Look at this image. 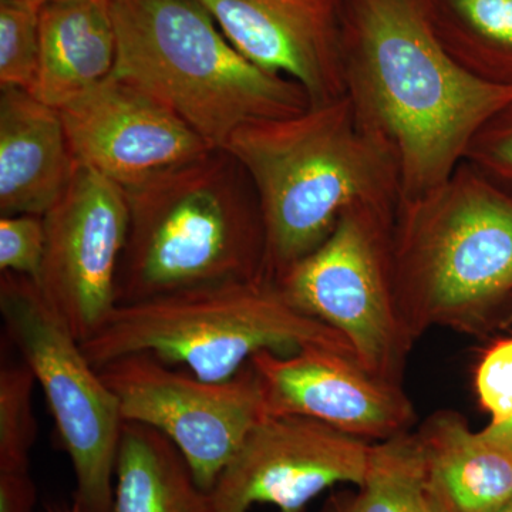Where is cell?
<instances>
[{
  "mask_svg": "<svg viewBox=\"0 0 512 512\" xmlns=\"http://www.w3.org/2000/svg\"><path fill=\"white\" fill-rule=\"evenodd\" d=\"M372 444L322 421L266 416L211 491V512H248L269 504L305 512L332 485L365 481Z\"/></svg>",
  "mask_w": 512,
  "mask_h": 512,
  "instance_id": "11",
  "label": "cell"
},
{
  "mask_svg": "<svg viewBox=\"0 0 512 512\" xmlns=\"http://www.w3.org/2000/svg\"><path fill=\"white\" fill-rule=\"evenodd\" d=\"M308 346L356 357L345 336L296 309L266 278L116 305L82 342L97 369L117 357L147 353L208 382L232 379L264 350L289 355Z\"/></svg>",
  "mask_w": 512,
  "mask_h": 512,
  "instance_id": "6",
  "label": "cell"
},
{
  "mask_svg": "<svg viewBox=\"0 0 512 512\" xmlns=\"http://www.w3.org/2000/svg\"><path fill=\"white\" fill-rule=\"evenodd\" d=\"M249 367L265 416L308 417L376 443L407 433L416 419L403 386L384 382L338 350L308 346L289 355L264 350Z\"/></svg>",
  "mask_w": 512,
  "mask_h": 512,
  "instance_id": "12",
  "label": "cell"
},
{
  "mask_svg": "<svg viewBox=\"0 0 512 512\" xmlns=\"http://www.w3.org/2000/svg\"><path fill=\"white\" fill-rule=\"evenodd\" d=\"M25 2L33 3V5L39 6L40 8V6L45 5L49 0H25Z\"/></svg>",
  "mask_w": 512,
  "mask_h": 512,
  "instance_id": "29",
  "label": "cell"
},
{
  "mask_svg": "<svg viewBox=\"0 0 512 512\" xmlns=\"http://www.w3.org/2000/svg\"><path fill=\"white\" fill-rule=\"evenodd\" d=\"M342 56L346 97L392 156L402 201L450 180L478 131L512 106V84L454 60L420 0H352Z\"/></svg>",
  "mask_w": 512,
  "mask_h": 512,
  "instance_id": "1",
  "label": "cell"
},
{
  "mask_svg": "<svg viewBox=\"0 0 512 512\" xmlns=\"http://www.w3.org/2000/svg\"><path fill=\"white\" fill-rule=\"evenodd\" d=\"M130 225L116 305L265 278V231L247 171L225 148L124 188Z\"/></svg>",
  "mask_w": 512,
  "mask_h": 512,
  "instance_id": "3",
  "label": "cell"
},
{
  "mask_svg": "<svg viewBox=\"0 0 512 512\" xmlns=\"http://www.w3.org/2000/svg\"><path fill=\"white\" fill-rule=\"evenodd\" d=\"M461 28L484 45L512 50V0H446Z\"/></svg>",
  "mask_w": 512,
  "mask_h": 512,
  "instance_id": "25",
  "label": "cell"
},
{
  "mask_svg": "<svg viewBox=\"0 0 512 512\" xmlns=\"http://www.w3.org/2000/svg\"><path fill=\"white\" fill-rule=\"evenodd\" d=\"M483 431L488 437L512 451V417L504 423L495 424V426L494 424H488Z\"/></svg>",
  "mask_w": 512,
  "mask_h": 512,
  "instance_id": "27",
  "label": "cell"
},
{
  "mask_svg": "<svg viewBox=\"0 0 512 512\" xmlns=\"http://www.w3.org/2000/svg\"><path fill=\"white\" fill-rule=\"evenodd\" d=\"M36 377L25 362L0 367V471H29L36 443Z\"/></svg>",
  "mask_w": 512,
  "mask_h": 512,
  "instance_id": "20",
  "label": "cell"
},
{
  "mask_svg": "<svg viewBox=\"0 0 512 512\" xmlns=\"http://www.w3.org/2000/svg\"><path fill=\"white\" fill-rule=\"evenodd\" d=\"M394 217L375 208L346 211L329 237L275 282L296 309L345 336L372 375L403 386L414 342L394 291Z\"/></svg>",
  "mask_w": 512,
  "mask_h": 512,
  "instance_id": "8",
  "label": "cell"
},
{
  "mask_svg": "<svg viewBox=\"0 0 512 512\" xmlns=\"http://www.w3.org/2000/svg\"><path fill=\"white\" fill-rule=\"evenodd\" d=\"M323 512H439L427 490L416 433L372 444L359 493L333 497Z\"/></svg>",
  "mask_w": 512,
  "mask_h": 512,
  "instance_id": "19",
  "label": "cell"
},
{
  "mask_svg": "<svg viewBox=\"0 0 512 512\" xmlns=\"http://www.w3.org/2000/svg\"><path fill=\"white\" fill-rule=\"evenodd\" d=\"M497 512H512V497Z\"/></svg>",
  "mask_w": 512,
  "mask_h": 512,
  "instance_id": "28",
  "label": "cell"
},
{
  "mask_svg": "<svg viewBox=\"0 0 512 512\" xmlns=\"http://www.w3.org/2000/svg\"><path fill=\"white\" fill-rule=\"evenodd\" d=\"M439 512H497L512 497V451L461 414L440 410L416 431Z\"/></svg>",
  "mask_w": 512,
  "mask_h": 512,
  "instance_id": "16",
  "label": "cell"
},
{
  "mask_svg": "<svg viewBox=\"0 0 512 512\" xmlns=\"http://www.w3.org/2000/svg\"><path fill=\"white\" fill-rule=\"evenodd\" d=\"M110 10L113 76L160 101L212 148L249 123L311 107L298 83L239 53L195 0H110Z\"/></svg>",
  "mask_w": 512,
  "mask_h": 512,
  "instance_id": "5",
  "label": "cell"
},
{
  "mask_svg": "<svg viewBox=\"0 0 512 512\" xmlns=\"http://www.w3.org/2000/svg\"><path fill=\"white\" fill-rule=\"evenodd\" d=\"M77 161L59 110L0 87V214L43 215L72 181Z\"/></svg>",
  "mask_w": 512,
  "mask_h": 512,
  "instance_id": "15",
  "label": "cell"
},
{
  "mask_svg": "<svg viewBox=\"0 0 512 512\" xmlns=\"http://www.w3.org/2000/svg\"><path fill=\"white\" fill-rule=\"evenodd\" d=\"M0 313L9 338L42 386L72 461L74 510L113 512L124 423L117 397L32 278L2 272Z\"/></svg>",
  "mask_w": 512,
  "mask_h": 512,
  "instance_id": "7",
  "label": "cell"
},
{
  "mask_svg": "<svg viewBox=\"0 0 512 512\" xmlns=\"http://www.w3.org/2000/svg\"><path fill=\"white\" fill-rule=\"evenodd\" d=\"M392 262L413 342L433 328L484 335L512 301V198L461 164L436 190L400 201Z\"/></svg>",
  "mask_w": 512,
  "mask_h": 512,
  "instance_id": "4",
  "label": "cell"
},
{
  "mask_svg": "<svg viewBox=\"0 0 512 512\" xmlns=\"http://www.w3.org/2000/svg\"><path fill=\"white\" fill-rule=\"evenodd\" d=\"M464 163L487 180L495 178L512 184V106L478 131Z\"/></svg>",
  "mask_w": 512,
  "mask_h": 512,
  "instance_id": "24",
  "label": "cell"
},
{
  "mask_svg": "<svg viewBox=\"0 0 512 512\" xmlns=\"http://www.w3.org/2000/svg\"><path fill=\"white\" fill-rule=\"evenodd\" d=\"M45 249L43 217L22 214L0 218V271L28 276L37 282Z\"/></svg>",
  "mask_w": 512,
  "mask_h": 512,
  "instance_id": "22",
  "label": "cell"
},
{
  "mask_svg": "<svg viewBox=\"0 0 512 512\" xmlns=\"http://www.w3.org/2000/svg\"><path fill=\"white\" fill-rule=\"evenodd\" d=\"M113 512H211L190 466L164 434L124 421L121 429Z\"/></svg>",
  "mask_w": 512,
  "mask_h": 512,
  "instance_id": "18",
  "label": "cell"
},
{
  "mask_svg": "<svg viewBox=\"0 0 512 512\" xmlns=\"http://www.w3.org/2000/svg\"><path fill=\"white\" fill-rule=\"evenodd\" d=\"M99 372L117 397L123 420L164 434L210 494L266 417L249 365L225 382H208L156 356L136 353L111 360Z\"/></svg>",
  "mask_w": 512,
  "mask_h": 512,
  "instance_id": "9",
  "label": "cell"
},
{
  "mask_svg": "<svg viewBox=\"0 0 512 512\" xmlns=\"http://www.w3.org/2000/svg\"><path fill=\"white\" fill-rule=\"evenodd\" d=\"M40 62L33 94L60 110L109 79L117 37L110 0H49L39 10Z\"/></svg>",
  "mask_w": 512,
  "mask_h": 512,
  "instance_id": "17",
  "label": "cell"
},
{
  "mask_svg": "<svg viewBox=\"0 0 512 512\" xmlns=\"http://www.w3.org/2000/svg\"><path fill=\"white\" fill-rule=\"evenodd\" d=\"M478 400L490 414V424H501L512 417V336L498 340L478 363Z\"/></svg>",
  "mask_w": 512,
  "mask_h": 512,
  "instance_id": "23",
  "label": "cell"
},
{
  "mask_svg": "<svg viewBox=\"0 0 512 512\" xmlns=\"http://www.w3.org/2000/svg\"><path fill=\"white\" fill-rule=\"evenodd\" d=\"M50 512H56V511H50ZM64 512H77V511H76V510H74V508H73V510H72V511H64Z\"/></svg>",
  "mask_w": 512,
  "mask_h": 512,
  "instance_id": "30",
  "label": "cell"
},
{
  "mask_svg": "<svg viewBox=\"0 0 512 512\" xmlns=\"http://www.w3.org/2000/svg\"><path fill=\"white\" fill-rule=\"evenodd\" d=\"M254 185L265 231V278L278 281L355 208L396 214L392 156L357 120L348 97L295 116L254 121L224 147Z\"/></svg>",
  "mask_w": 512,
  "mask_h": 512,
  "instance_id": "2",
  "label": "cell"
},
{
  "mask_svg": "<svg viewBox=\"0 0 512 512\" xmlns=\"http://www.w3.org/2000/svg\"><path fill=\"white\" fill-rule=\"evenodd\" d=\"M59 113L77 164L121 188L212 150L177 114L113 74Z\"/></svg>",
  "mask_w": 512,
  "mask_h": 512,
  "instance_id": "13",
  "label": "cell"
},
{
  "mask_svg": "<svg viewBox=\"0 0 512 512\" xmlns=\"http://www.w3.org/2000/svg\"><path fill=\"white\" fill-rule=\"evenodd\" d=\"M39 6L0 0V87L33 93L40 62Z\"/></svg>",
  "mask_w": 512,
  "mask_h": 512,
  "instance_id": "21",
  "label": "cell"
},
{
  "mask_svg": "<svg viewBox=\"0 0 512 512\" xmlns=\"http://www.w3.org/2000/svg\"><path fill=\"white\" fill-rule=\"evenodd\" d=\"M43 222L46 249L37 285L82 343L116 306L117 272L130 225L126 192L77 164Z\"/></svg>",
  "mask_w": 512,
  "mask_h": 512,
  "instance_id": "10",
  "label": "cell"
},
{
  "mask_svg": "<svg viewBox=\"0 0 512 512\" xmlns=\"http://www.w3.org/2000/svg\"><path fill=\"white\" fill-rule=\"evenodd\" d=\"M36 500L30 471H0V512H36Z\"/></svg>",
  "mask_w": 512,
  "mask_h": 512,
  "instance_id": "26",
  "label": "cell"
},
{
  "mask_svg": "<svg viewBox=\"0 0 512 512\" xmlns=\"http://www.w3.org/2000/svg\"><path fill=\"white\" fill-rule=\"evenodd\" d=\"M239 53L288 77L311 106L345 96L340 0H195Z\"/></svg>",
  "mask_w": 512,
  "mask_h": 512,
  "instance_id": "14",
  "label": "cell"
}]
</instances>
